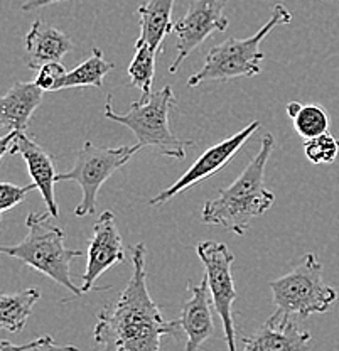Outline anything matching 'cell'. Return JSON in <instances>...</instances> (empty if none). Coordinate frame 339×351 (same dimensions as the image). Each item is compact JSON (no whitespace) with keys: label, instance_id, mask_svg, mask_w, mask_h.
Masks as SVG:
<instances>
[{"label":"cell","instance_id":"cell-1","mask_svg":"<svg viewBox=\"0 0 339 351\" xmlns=\"http://www.w3.org/2000/svg\"><path fill=\"white\" fill-rule=\"evenodd\" d=\"M130 254L132 276L116 301L98 313L95 341L103 351H160L162 336H177L181 326L164 319L149 294L144 243L130 247Z\"/></svg>","mask_w":339,"mask_h":351},{"label":"cell","instance_id":"cell-2","mask_svg":"<svg viewBox=\"0 0 339 351\" xmlns=\"http://www.w3.org/2000/svg\"><path fill=\"white\" fill-rule=\"evenodd\" d=\"M275 145V138L267 134L262 138L260 151L251 159L242 174L220 189L216 197L206 201L201 219L206 225H218L235 235L243 237L253 218L262 217L275 203V196L265 186V167Z\"/></svg>","mask_w":339,"mask_h":351},{"label":"cell","instance_id":"cell-3","mask_svg":"<svg viewBox=\"0 0 339 351\" xmlns=\"http://www.w3.org/2000/svg\"><path fill=\"white\" fill-rule=\"evenodd\" d=\"M27 235L19 243L2 247L0 252L21 261L51 280L68 289L75 298H81L83 291L71 279V262L81 255L79 250L66 247V233L54 225L49 213H31L25 219Z\"/></svg>","mask_w":339,"mask_h":351},{"label":"cell","instance_id":"cell-4","mask_svg":"<svg viewBox=\"0 0 339 351\" xmlns=\"http://www.w3.org/2000/svg\"><path fill=\"white\" fill-rule=\"evenodd\" d=\"M176 105V95L169 85L154 91L149 98L134 101L127 113L113 112L112 95L105 104V117L127 127L137 137V144L142 149H154L171 159H184L186 149L192 142L177 137L169 127V112Z\"/></svg>","mask_w":339,"mask_h":351},{"label":"cell","instance_id":"cell-5","mask_svg":"<svg viewBox=\"0 0 339 351\" xmlns=\"http://www.w3.org/2000/svg\"><path fill=\"white\" fill-rule=\"evenodd\" d=\"M292 14L284 3H275L271 19L253 36L245 39L229 38L214 44L206 54L203 68L188 80V86L194 88L204 82H231L236 78H253L260 73L264 53L260 44L268 34L282 24H290Z\"/></svg>","mask_w":339,"mask_h":351},{"label":"cell","instance_id":"cell-6","mask_svg":"<svg viewBox=\"0 0 339 351\" xmlns=\"http://www.w3.org/2000/svg\"><path fill=\"white\" fill-rule=\"evenodd\" d=\"M277 317L301 319L311 314L327 313L338 292L323 280V263L316 254H305L301 263L286 276L271 280Z\"/></svg>","mask_w":339,"mask_h":351},{"label":"cell","instance_id":"cell-7","mask_svg":"<svg viewBox=\"0 0 339 351\" xmlns=\"http://www.w3.org/2000/svg\"><path fill=\"white\" fill-rule=\"evenodd\" d=\"M140 145H122V147H100L86 141L76 154L75 166L68 173L56 176V182L75 181L81 188V203L76 206L75 217L85 218L95 215L98 191L110 176L122 169L136 154Z\"/></svg>","mask_w":339,"mask_h":351},{"label":"cell","instance_id":"cell-8","mask_svg":"<svg viewBox=\"0 0 339 351\" xmlns=\"http://www.w3.org/2000/svg\"><path fill=\"white\" fill-rule=\"evenodd\" d=\"M198 257L206 269V279L210 284L213 306L223 323L228 351H236V332L233 323V302L236 301L235 280L231 267L235 255L221 241H201L198 243Z\"/></svg>","mask_w":339,"mask_h":351},{"label":"cell","instance_id":"cell-9","mask_svg":"<svg viewBox=\"0 0 339 351\" xmlns=\"http://www.w3.org/2000/svg\"><path fill=\"white\" fill-rule=\"evenodd\" d=\"M228 0H194L181 21L174 22V32L177 34V54L169 66V73L179 71V66L191 56L214 32H225L228 19L225 7Z\"/></svg>","mask_w":339,"mask_h":351},{"label":"cell","instance_id":"cell-10","mask_svg":"<svg viewBox=\"0 0 339 351\" xmlns=\"http://www.w3.org/2000/svg\"><path fill=\"white\" fill-rule=\"evenodd\" d=\"M258 129H260V122L253 120V122H250L245 129L229 135L228 138L221 141L220 144L206 149V151L194 160V164H192V166L189 167L173 186L162 189L158 196H154L149 201V204H151V206H160V204L167 203V201L173 199V197L179 195V193L188 191L189 188H192V186L198 184V182L206 181V179H210L213 174L220 173L225 166H228V164L231 162L233 157L238 154L240 149L245 145V142L249 141Z\"/></svg>","mask_w":339,"mask_h":351},{"label":"cell","instance_id":"cell-11","mask_svg":"<svg viewBox=\"0 0 339 351\" xmlns=\"http://www.w3.org/2000/svg\"><path fill=\"white\" fill-rule=\"evenodd\" d=\"M5 154H19L27 164L29 174L32 182L41 193L45 199L47 213L54 219L60 217L56 197H54V182H56V171H54L53 157L47 154L36 141H32L25 132L12 130L3 135L0 141V159Z\"/></svg>","mask_w":339,"mask_h":351},{"label":"cell","instance_id":"cell-12","mask_svg":"<svg viewBox=\"0 0 339 351\" xmlns=\"http://www.w3.org/2000/svg\"><path fill=\"white\" fill-rule=\"evenodd\" d=\"M125 262L123 240L115 223L113 211H103L93 225V233L86 252V269L81 276L83 294L97 287V280L115 263Z\"/></svg>","mask_w":339,"mask_h":351},{"label":"cell","instance_id":"cell-13","mask_svg":"<svg viewBox=\"0 0 339 351\" xmlns=\"http://www.w3.org/2000/svg\"><path fill=\"white\" fill-rule=\"evenodd\" d=\"M188 291L191 292L181 309V317L177 319L182 331L186 332V351H199V348L213 336V298H211L210 284L206 276L201 284L188 282Z\"/></svg>","mask_w":339,"mask_h":351},{"label":"cell","instance_id":"cell-14","mask_svg":"<svg viewBox=\"0 0 339 351\" xmlns=\"http://www.w3.org/2000/svg\"><path fill=\"white\" fill-rule=\"evenodd\" d=\"M312 336L302 331L292 317H277L272 314L255 335L243 338V351H309Z\"/></svg>","mask_w":339,"mask_h":351},{"label":"cell","instance_id":"cell-15","mask_svg":"<svg viewBox=\"0 0 339 351\" xmlns=\"http://www.w3.org/2000/svg\"><path fill=\"white\" fill-rule=\"evenodd\" d=\"M24 47L25 66L39 71L47 63L63 60L73 49V41L63 31L39 19L25 34Z\"/></svg>","mask_w":339,"mask_h":351},{"label":"cell","instance_id":"cell-16","mask_svg":"<svg viewBox=\"0 0 339 351\" xmlns=\"http://www.w3.org/2000/svg\"><path fill=\"white\" fill-rule=\"evenodd\" d=\"M45 93L36 83H14L0 100V123L3 129L25 132L34 112L42 104Z\"/></svg>","mask_w":339,"mask_h":351},{"label":"cell","instance_id":"cell-17","mask_svg":"<svg viewBox=\"0 0 339 351\" xmlns=\"http://www.w3.org/2000/svg\"><path fill=\"white\" fill-rule=\"evenodd\" d=\"M176 0H149L138 7L137 14L140 17V36L155 53L162 51L164 39L174 32V22L171 19Z\"/></svg>","mask_w":339,"mask_h":351},{"label":"cell","instance_id":"cell-18","mask_svg":"<svg viewBox=\"0 0 339 351\" xmlns=\"http://www.w3.org/2000/svg\"><path fill=\"white\" fill-rule=\"evenodd\" d=\"M41 299L39 289H25L0 295V326L9 332H19L27 323L32 307Z\"/></svg>","mask_w":339,"mask_h":351},{"label":"cell","instance_id":"cell-19","mask_svg":"<svg viewBox=\"0 0 339 351\" xmlns=\"http://www.w3.org/2000/svg\"><path fill=\"white\" fill-rule=\"evenodd\" d=\"M115 64L112 61H107L103 56V51L100 47H93L91 56L81 64L73 68L71 71L66 73V76L61 82V90L66 88H101L103 80Z\"/></svg>","mask_w":339,"mask_h":351},{"label":"cell","instance_id":"cell-20","mask_svg":"<svg viewBox=\"0 0 339 351\" xmlns=\"http://www.w3.org/2000/svg\"><path fill=\"white\" fill-rule=\"evenodd\" d=\"M158 56L159 54L147 43L137 39L136 47H134V58L127 71H129L130 78L129 85L138 88L142 91V98H149L152 95Z\"/></svg>","mask_w":339,"mask_h":351},{"label":"cell","instance_id":"cell-21","mask_svg":"<svg viewBox=\"0 0 339 351\" xmlns=\"http://www.w3.org/2000/svg\"><path fill=\"white\" fill-rule=\"evenodd\" d=\"M287 115L292 119L294 130L305 141L329 130V115L321 105H304L301 101H290L287 105Z\"/></svg>","mask_w":339,"mask_h":351},{"label":"cell","instance_id":"cell-22","mask_svg":"<svg viewBox=\"0 0 339 351\" xmlns=\"http://www.w3.org/2000/svg\"><path fill=\"white\" fill-rule=\"evenodd\" d=\"M304 154L311 164H333L339 154V138L329 130L304 142Z\"/></svg>","mask_w":339,"mask_h":351},{"label":"cell","instance_id":"cell-23","mask_svg":"<svg viewBox=\"0 0 339 351\" xmlns=\"http://www.w3.org/2000/svg\"><path fill=\"white\" fill-rule=\"evenodd\" d=\"M66 68L61 64V61L47 63L38 71L34 83L42 91H61V82L66 76Z\"/></svg>","mask_w":339,"mask_h":351},{"label":"cell","instance_id":"cell-24","mask_svg":"<svg viewBox=\"0 0 339 351\" xmlns=\"http://www.w3.org/2000/svg\"><path fill=\"white\" fill-rule=\"evenodd\" d=\"M36 188L34 182L27 186H17L10 184V182H2L0 184V213H5V211L12 210L14 206H19L24 201V197L27 196V193H31Z\"/></svg>","mask_w":339,"mask_h":351},{"label":"cell","instance_id":"cell-25","mask_svg":"<svg viewBox=\"0 0 339 351\" xmlns=\"http://www.w3.org/2000/svg\"><path fill=\"white\" fill-rule=\"evenodd\" d=\"M51 336L49 335H46V336H41V338H38V339H34V341H31V343H25V345H12V343H9L7 341V339H2V341H0V351H29V350H36L38 348V346H41V345H45V343H47V341H51Z\"/></svg>","mask_w":339,"mask_h":351},{"label":"cell","instance_id":"cell-26","mask_svg":"<svg viewBox=\"0 0 339 351\" xmlns=\"http://www.w3.org/2000/svg\"><path fill=\"white\" fill-rule=\"evenodd\" d=\"M60 2H71V0H25L21 9H23L24 12H32V10L41 9V7L53 5V3H60Z\"/></svg>","mask_w":339,"mask_h":351},{"label":"cell","instance_id":"cell-27","mask_svg":"<svg viewBox=\"0 0 339 351\" xmlns=\"http://www.w3.org/2000/svg\"><path fill=\"white\" fill-rule=\"evenodd\" d=\"M32 351H81V350L76 348V346H58V345H54V341L51 339V341L38 346V348L32 350Z\"/></svg>","mask_w":339,"mask_h":351}]
</instances>
